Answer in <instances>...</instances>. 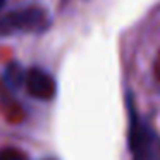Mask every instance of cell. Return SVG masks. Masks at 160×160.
<instances>
[{
    "instance_id": "6da1fadb",
    "label": "cell",
    "mask_w": 160,
    "mask_h": 160,
    "mask_svg": "<svg viewBox=\"0 0 160 160\" xmlns=\"http://www.w3.org/2000/svg\"><path fill=\"white\" fill-rule=\"evenodd\" d=\"M128 148L132 160H160V134L143 115L138 114L132 102V93H128Z\"/></svg>"
},
{
    "instance_id": "7a4b0ae2",
    "label": "cell",
    "mask_w": 160,
    "mask_h": 160,
    "mask_svg": "<svg viewBox=\"0 0 160 160\" xmlns=\"http://www.w3.org/2000/svg\"><path fill=\"white\" fill-rule=\"evenodd\" d=\"M50 24V18L42 7H24L7 12L0 18V36L18 33H43Z\"/></svg>"
},
{
    "instance_id": "3957f363",
    "label": "cell",
    "mask_w": 160,
    "mask_h": 160,
    "mask_svg": "<svg viewBox=\"0 0 160 160\" xmlns=\"http://www.w3.org/2000/svg\"><path fill=\"white\" fill-rule=\"evenodd\" d=\"M24 84L28 88V93L38 100H52L57 93L55 79L40 67H31L26 71Z\"/></svg>"
},
{
    "instance_id": "277c9868",
    "label": "cell",
    "mask_w": 160,
    "mask_h": 160,
    "mask_svg": "<svg viewBox=\"0 0 160 160\" xmlns=\"http://www.w3.org/2000/svg\"><path fill=\"white\" fill-rule=\"evenodd\" d=\"M24 78H26V71L22 69L21 64L18 62L7 64V67L4 71V83L11 90H19L24 84Z\"/></svg>"
},
{
    "instance_id": "5b68a950",
    "label": "cell",
    "mask_w": 160,
    "mask_h": 160,
    "mask_svg": "<svg viewBox=\"0 0 160 160\" xmlns=\"http://www.w3.org/2000/svg\"><path fill=\"white\" fill-rule=\"evenodd\" d=\"M0 160H29L22 150L14 148V146H5L0 148Z\"/></svg>"
},
{
    "instance_id": "8992f818",
    "label": "cell",
    "mask_w": 160,
    "mask_h": 160,
    "mask_svg": "<svg viewBox=\"0 0 160 160\" xmlns=\"http://www.w3.org/2000/svg\"><path fill=\"white\" fill-rule=\"evenodd\" d=\"M5 2H7V0H0V11H2V9H4V5H5Z\"/></svg>"
}]
</instances>
